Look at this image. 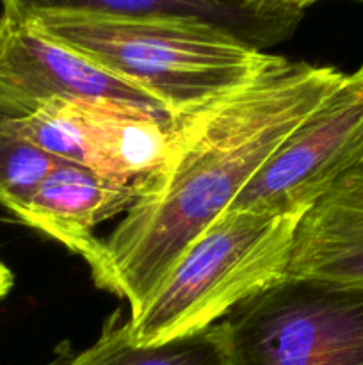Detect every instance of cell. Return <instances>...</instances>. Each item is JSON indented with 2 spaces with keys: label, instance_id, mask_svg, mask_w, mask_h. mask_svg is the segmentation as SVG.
<instances>
[{
  "label": "cell",
  "instance_id": "cell-11",
  "mask_svg": "<svg viewBox=\"0 0 363 365\" xmlns=\"http://www.w3.org/2000/svg\"><path fill=\"white\" fill-rule=\"evenodd\" d=\"M48 365H230L223 324L160 344H137L128 335V323L112 316L100 337L82 351Z\"/></svg>",
  "mask_w": 363,
  "mask_h": 365
},
{
  "label": "cell",
  "instance_id": "cell-7",
  "mask_svg": "<svg viewBox=\"0 0 363 365\" xmlns=\"http://www.w3.org/2000/svg\"><path fill=\"white\" fill-rule=\"evenodd\" d=\"M78 98L112 100L164 110L146 93L46 38L21 18L2 11L0 121L25 120L48 103Z\"/></svg>",
  "mask_w": 363,
  "mask_h": 365
},
{
  "label": "cell",
  "instance_id": "cell-12",
  "mask_svg": "<svg viewBox=\"0 0 363 365\" xmlns=\"http://www.w3.org/2000/svg\"><path fill=\"white\" fill-rule=\"evenodd\" d=\"M59 160L0 125V205L20 216Z\"/></svg>",
  "mask_w": 363,
  "mask_h": 365
},
{
  "label": "cell",
  "instance_id": "cell-13",
  "mask_svg": "<svg viewBox=\"0 0 363 365\" xmlns=\"http://www.w3.org/2000/svg\"><path fill=\"white\" fill-rule=\"evenodd\" d=\"M273 7H287V9H299L302 11L305 7L312 6L317 0H265Z\"/></svg>",
  "mask_w": 363,
  "mask_h": 365
},
{
  "label": "cell",
  "instance_id": "cell-1",
  "mask_svg": "<svg viewBox=\"0 0 363 365\" xmlns=\"http://www.w3.org/2000/svg\"><path fill=\"white\" fill-rule=\"evenodd\" d=\"M344 71L285 59L212 102L173 116L166 160L100 239L98 287L144 307L189 246L219 220L281 143L337 88Z\"/></svg>",
  "mask_w": 363,
  "mask_h": 365
},
{
  "label": "cell",
  "instance_id": "cell-4",
  "mask_svg": "<svg viewBox=\"0 0 363 365\" xmlns=\"http://www.w3.org/2000/svg\"><path fill=\"white\" fill-rule=\"evenodd\" d=\"M230 365H363V289L283 277L221 319Z\"/></svg>",
  "mask_w": 363,
  "mask_h": 365
},
{
  "label": "cell",
  "instance_id": "cell-15",
  "mask_svg": "<svg viewBox=\"0 0 363 365\" xmlns=\"http://www.w3.org/2000/svg\"><path fill=\"white\" fill-rule=\"evenodd\" d=\"M244 2L253 4V6H260V7H273V6H267L265 0H244Z\"/></svg>",
  "mask_w": 363,
  "mask_h": 365
},
{
  "label": "cell",
  "instance_id": "cell-3",
  "mask_svg": "<svg viewBox=\"0 0 363 365\" xmlns=\"http://www.w3.org/2000/svg\"><path fill=\"white\" fill-rule=\"evenodd\" d=\"M302 214H223L127 319L142 346L196 334L283 278Z\"/></svg>",
  "mask_w": 363,
  "mask_h": 365
},
{
  "label": "cell",
  "instance_id": "cell-5",
  "mask_svg": "<svg viewBox=\"0 0 363 365\" xmlns=\"http://www.w3.org/2000/svg\"><path fill=\"white\" fill-rule=\"evenodd\" d=\"M66 163L120 185H135L166 160L173 116L112 100H59L34 116L0 121Z\"/></svg>",
  "mask_w": 363,
  "mask_h": 365
},
{
  "label": "cell",
  "instance_id": "cell-8",
  "mask_svg": "<svg viewBox=\"0 0 363 365\" xmlns=\"http://www.w3.org/2000/svg\"><path fill=\"white\" fill-rule=\"evenodd\" d=\"M283 277L363 289V159L302 212Z\"/></svg>",
  "mask_w": 363,
  "mask_h": 365
},
{
  "label": "cell",
  "instance_id": "cell-14",
  "mask_svg": "<svg viewBox=\"0 0 363 365\" xmlns=\"http://www.w3.org/2000/svg\"><path fill=\"white\" fill-rule=\"evenodd\" d=\"M11 287H13V273H11L9 267L0 260V299L9 292Z\"/></svg>",
  "mask_w": 363,
  "mask_h": 365
},
{
  "label": "cell",
  "instance_id": "cell-9",
  "mask_svg": "<svg viewBox=\"0 0 363 365\" xmlns=\"http://www.w3.org/2000/svg\"><path fill=\"white\" fill-rule=\"evenodd\" d=\"M135 198V185L114 184L88 168L59 160L18 220L80 255L91 267L100 253L95 227L125 212Z\"/></svg>",
  "mask_w": 363,
  "mask_h": 365
},
{
  "label": "cell",
  "instance_id": "cell-10",
  "mask_svg": "<svg viewBox=\"0 0 363 365\" xmlns=\"http://www.w3.org/2000/svg\"><path fill=\"white\" fill-rule=\"evenodd\" d=\"M2 4L6 13L18 18L45 11L196 18L219 25L260 50L290 38L302 18V11L260 7L244 0H2Z\"/></svg>",
  "mask_w": 363,
  "mask_h": 365
},
{
  "label": "cell",
  "instance_id": "cell-6",
  "mask_svg": "<svg viewBox=\"0 0 363 365\" xmlns=\"http://www.w3.org/2000/svg\"><path fill=\"white\" fill-rule=\"evenodd\" d=\"M363 159V64L301 121L224 214H302Z\"/></svg>",
  "mask_w": 363,
  "mask_h": 365
},
{
  "label": "cell",
  "instance_id": "cell-2",
  "mask_svg": "<svg viewBox=\"0 0 363 365\" xmlns=\"http://www.w3.org/2000/svg\"><path fill=\"white\" fill-rule=\"evenodd\" d=\"M21 20L152 96L171 116L191 113L285 61L196 18L45 11Z\"/></svg>",
  "mask_w": 363,
  "mask_h": 365
}]
</instances>
